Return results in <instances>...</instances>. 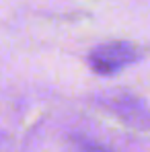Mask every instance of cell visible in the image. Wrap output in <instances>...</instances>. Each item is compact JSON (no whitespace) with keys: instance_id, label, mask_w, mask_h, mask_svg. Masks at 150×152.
Returning <instances> with one entry per match:
<instances>
[{"instance_id":"2","label":"cell","mask_w":150,"mask_h":152,"mask_svg":"<svg viewBox=\"0 0 150 152\" xmlns=\"http://www.w3.org/2000/svg\"><path fill=\"white\" fill-rule=\"evenodd\" d=\"M142 58V51L138 50L132 41H107L89 51L86 62L91 70L99 76H113L117 72L125 70L127 66L136 64Z\"/></svg>"},{"instance_id":"3","label":"cell","mask_w":150,"mask_h":152,"mask_svg":"<svg viewBox=\"0 0 150 152\" xmlns=\"http://www.w3.org/2000/svg\"><path fill=\"white\" fill-rule=\"evenodd\" d=\"M70 142H72V152H113L105 148L103 144L91 140V138H84V136H72Z\"/></svg>"},{"instance_id":"1","label":"cell","mask_w":150,"mask_h":152,"mask_svg":"<svg viewBox=\"0 0 150 152\" xmlns=\"http://www.w3.org/2000/svg\"><path fill=\"white\" fill-rule=\"evenodd\" d=\"M95 103H99L107 113L117 117L124 126L150 134V105L142 97L127 91H109L97 95Z\"/></svg>"}]
</instances>
